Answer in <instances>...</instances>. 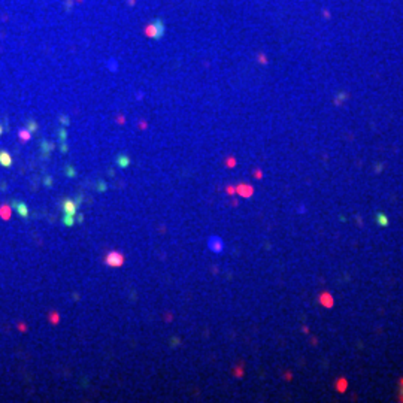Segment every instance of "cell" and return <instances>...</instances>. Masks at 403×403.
Wrapping results in <instances>:
<instances>
[{"instance_id": "cell-1", "label": "cell", "mask_w": 403, "mask_h": 403, "mask_svg": "<svg viewBox=\"0 0 403 403\" xmlns=\"http://www.w3.org/2000/svg\"><path fill=\"white\" fill-rule=\"evenodd\" d=\"M105 263L108 266H112V267H120L124 263V255L121 252H109L105 257Z\"/></svg>"}, {"instance_id": "cell-2", "label": "cell", "mask_w": 403, "mask_h": 403, "mask_svg": "<svg viewBox=\"0 0 403 403\" xmlns=\"http://www.w3.org/2000/svg\"><path fill=\"white\" fill-rule=\"evenodd\" d=\"M63 208H64V212L66 214L75 215L76 211H78V203H76V202H72V200H66L64 203H63Z\"/></svg>"}, {"instance_id": "cell-3", "label": "cell", "mask_w": 403, "mask_h": 403, "mask_svg": "<svg viewBox=\"0 0 403 403\" xmlns=\"http://www.w3.org/2000/svg\"><path fill=\"white\" fill-rule=\"evenodd\" d=\"M223 240L221 239H218V238H211L209 239V248L212 249V251H215V252H221L223 251Z\"/></svg>"}, {"instance_id": "cell-4", "label": "cell", "mask_w": 403, "mask_h": 403, "mask_svg": "<svg viewBox=\"0 0 403 403\" xmlns=\"http://www.w3.org/2000/svg\"><path fill=\"white\" fill-rule=\"evenodd\" d=\"M14 208L18 211V214H20L23 218H27V217H29V208H27L24 203H21V202H14Z\"/></svg>"}, {"instance_id": "cell-5", "label": "cell", "mask_w": 403, "mask_h": 403, "mask_svg": "<svg viewBox=\"0 0 403 403\" xmlns=\"http://www.w3.org/2000/svg\"><path fill=\"white\" fill-rule=\"evenodd\" d=\"M0 164L5 166V167H9L12 164V158L9 155V152L6 151H0Z\"/></svg>"}, {"instance_id": "cell-6", "label": "cell", "mask_w": 403, "mask_h": 403, "mask_svg": "<svg viewBox=\"0 0 403 403\" xmlns=\"http://www.w3.org/2000/svg\"><path fill=\"white\" fill-rule=\"evenodd\" d=\"M0 215H2V218H5V220H8L9 217H11V211H9V206H2L0 208Z\"/></svg>"}, {"instance_id": "cell-7", "label": "cell", "mask_w": 403, "mask_h": 403, "mask_svg": "<svg viewBox=\"0 0 403 403\" xmlns=\"http://www.w3.org/2000/svg\"><path fill=\"white\" fill-rule=\"evenodd\" d=\"M63 223L66 224V226H73V223H75V220H73V215L72 214H66L64 215V218H63Z\"/></svg>"}, {"instance_id": "cell-8", "label": "cell", "mask_w": 403, "mask_h": 403, "mask_svg": "<svg viewBox=\"0 0 403 403\" xmlns=\"http://www.w3.org/2000/svg\"><path fill=\"white\" fill-rule=\"evenodd\" d=\"M129 163H130V161H129V157L121 155V157L118 158V164H120V167H123V169H124V167H127V166H129Z\"/></svg>"}, {"instance_id": "cell-9", "label": "cell", "mask_w": 403, "mask_h": 403, "mask_svg": "<svg viewBox=\"0 0 403 403\" xmlns=\"http://www.w3.org/2000/svg\"><path fill=\"white\" fill-rule=\"evenodd\" d=\"M30 136H32V133H30V132H27V130H21V132H20V139H21V140H24V142H26V140H29V139H30Z\"/></svg>"}, {"instance_id": "cell-10", "label": "cell", "mask_w": 403, "mask_h": 403, "mask_svg": "<svg viewBox=\"0 0 403 403\" xmlns=\"http://www.w3.org/2000/svg\"><path fill=\"white\" fill-rule=\"evenodd\" d=\"M67 175H69V176H75V172H73V167H70V166H67Z\"/></svg>"}, {"instance_id": "cell-11", "label": "cell", "mask_w": 403, "mask_h": 403, "mask_svg": "<svg viewBox=\"0 0 403 403\" xmlns=\"http://www.w3.org/2000/svg\"><path fill=\"white\" fill-rule=\"evenodd\" d=\"M97 188H99V190H100V191H105V190H106V185H105V184H102V182H100V184H99V187H97Z\"/></svg>"}, {"instance_id": "cell-12", "label": "cell", "mask_w": 403, "mask_h": 403, "mask_svg": "<svg viewBox=\"0 0 403 403\" xmlns=\"http://www.w3.org/2000/svg\"><path fill=\"white\" fill-rule=\"evenodd\" d=\"M64 138H66V132L64 130H60V139L64 140Z\"/></svg>"}, {"instance_id": "cell-13", "label": "cell", "mask_w": 403, "mask_h": 403, "mask_svg": "<svg viewBox=\"0 0 403 403\" xmlns=\"http://www.w3.org/2000/svg\"><path fill=\"white\" fill-rule=\"evenodd\" d=\"M51 181H52L51 178H46V179H45V184H46V185L49 187V185H51Z\"/></svg>"}, {"instance_id": "cell-14", "label": "cell", "mask_w": 403, "mask_h": 403, "mask_svg": "<svg viewBox=\"0 0 403 403\" xmlns=\"http://www.w3.org/2000/svg\"><path fill=\"white\" fill-rule=\"evenodd\" d=\"M2 132H3V127H2V126H0V135H2Z\"/></svg>"}]
</instances>
